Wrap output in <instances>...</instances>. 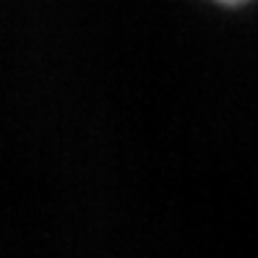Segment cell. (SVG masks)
Returning <instances> with one entry per match:
<instances>
[{
	"label": "cell",
	"mask_w": 258,
	"mask_h": 258,
	"mask_svg": "<svg viewBox=\"0 0 258 258\" xmlns=\"http://www.w3.org/2000/svg\"><path fill=\"white\" fill-rule=\"evenodd\" d=\"M224 3H240V0H224Z\"/></svg>",
	"instance_id": "obj_1"
}]
</instances>
